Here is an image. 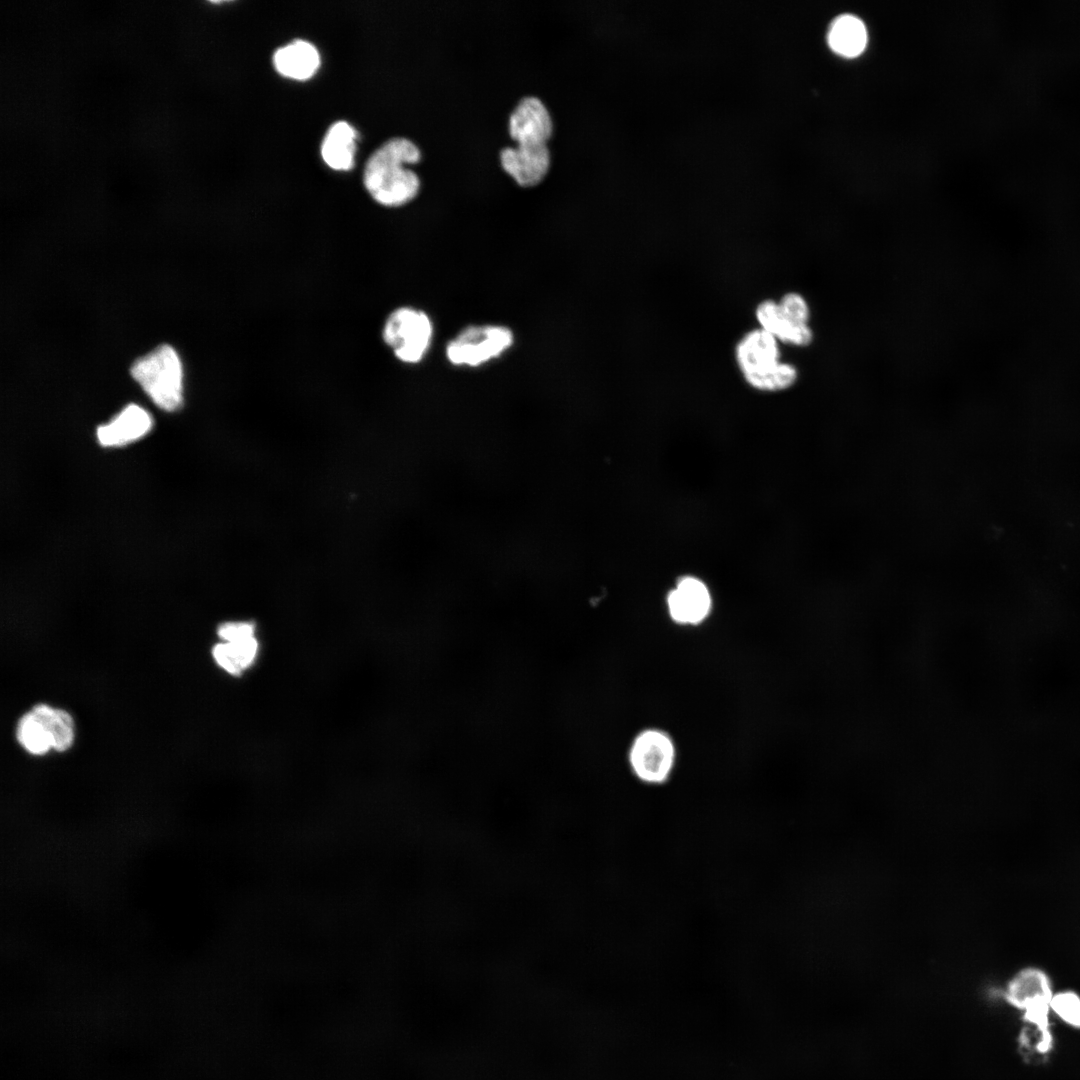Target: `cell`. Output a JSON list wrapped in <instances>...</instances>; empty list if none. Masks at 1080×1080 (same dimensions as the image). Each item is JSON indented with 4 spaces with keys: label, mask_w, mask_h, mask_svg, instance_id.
I'll return each mask as SVG.
<instances>
[{
    "label": "cell",
    "mask_w": 1080,
    "mask_h": 1080,
    "mask_svg": "<svg viewBox=\"0 0 1080 1080\" xmlns=\"http://www.w3.org/2000/svg\"><path fill=\"white\" fill-rule=\"evenodd\" d=\"M421 158L419 148L409 139L396 137L385 142L368 159L363 175L371 197L387 207L402 206L418 193L417 174L405 167Z\"/></svg>",
    "instance_id": "6da1fadb"
},
{
    "label": "cell",
    "mask_w": 1080,
    "mask_h": 1080,
    "mask_svg": "<svg viewBox=\"0 0 1080 1080\" xmlns=\"http://www.w3.org/2000/svg\"><path fill=\"white\" fill-rule=\"evenodd\" d=\"M130 373L159 408L171 412L181 407L182 366L171 346H158L138 358Z\"/></svg>",
    "instance_id": "7a4b0ae2"
},
{
    "label": "cell",
    "mask_w": 1080,
    "mask_h": 1080,
    "mask_svg": "<svg viewBox=\"0 0 1080 1080\" xmlns=\"http://www.w3.org/2000/svg\"><path fill=\"white\" fill-rule=\"evenodd\" d=\"M434 337V325L423 310L402 306L387 317L382 338L394 356L402 363H420L430 350Z\"/></svg>",
    "instance_id": "3957f363"
},
{
    "label": "cell",
    "mask_w": 1080,
    "mask_h": 1080,
    "mask_svg": "<svg viewBox=\"0 0 1080 1080\" xmlns=\"http://www.w3.org/2000/svg\"><path fill=\"white\" fill-rule=\"evenodd\" d=\"M628 763L634 778L648 787L665 785L676 763V746L666 731L650 727L638 732L628 752Z\"/></svg>",
    "instance_id": "277c9868"
},
{
    "label": "cell",
    "mask_w": 1080,
    "mask_h": 1080,
    "mask_svg": "<svg viewBox=\"0 0 1080 1080\" xmlns=\"http://www.w3.org/2000/svg\"><path fill=\"white\" fill-rule=\"evenodd\" d=\"M514 341V333L507 326L470 325L449 340L445 356L455 367L477 368L503 356Z\"/></svg>",
    "instance_id": "5b68a950"
},
{
    "label": "cell",
    "mask_w": 1080,
    "mask_h": 1080,
    "mask_svg": "<svg viewBox=\"0 0 1080 1080\" xmlns=\"http://www.w3.org/2000/svg\"><path fill=\"white\" fill-rule=\"evenodd\" d=\"M1054 992L1049 976L1040 968L1027 967L1008 982L1005 1000L1022 1011L1023 1020L1043 1034H1050V1002Z\"/></svg>",
    "instance_id": "8992f818"
},
{
    "label": "cell",
    "mask_w": 1080,
    "mask_h": 1080,
    "mask_svg": "<svg viewBox=\"0 0 1080 1080\" xmlns=\"http://www.w3.org/2000/svg\"><path fill=\"white\" fill-rule=\"evenodd\" d=\"M671 620L683 626L703 623L712 610V597L704 582L695 577L681 578L667 596Z\"/></svg>",
    "instance_id": "52a82bcc"
},
{
    "label": "cell",
    "mask_w": 1080,
    "mask_h": 1080,
    "mask_svg": "<svg viewBox=\"0 0 1080 1080\" xmlns=\"http://www.w3.org/2000/svg\"><path fill=\"white\" fill-rule=\"evenodd\" d=\"M552 131L549 111L537 97H524L510 115L509 132L517 145H547Z\"/></svg>",
    "instance_id": "ba28073f"
},
{
    "label": "cell",
    "mask_w": 1080,
    "mask_h": 1080,
    "mask_svg": "<svg viewBox=\"0 0 1080 1080\" xmlns=\"http://www.w3.org/2000/svg\"><path fill=\"white\" fill-rule=\"evenodd\" d=\"M550 151L547 145H517L500 152L503 169L523 187L537 185L550 167Z\"/></svg>",
    "instance_id": "9c48e42d"
},
{
    "label": "cell",
    "mask_w": 1080,
    "mask_h": 1080,
    "mask_svg": "<svg viewBox=\"0 0 1080 1080\" xmlns=\"http://www.w3.org/2000/svg\"><path fill=\"white\" fill-rule=\"evenodd\" d=\"M152 426L151 415L145 409L129 404L111 421L98 426L96 437L102 447H121L144 437Z\"/></svg>",
    "instance_id": "30bf717a"
},
{
    "label": "cell",
    "mask_w": 1080,
    "mask_h": 1080,
    "mask_svg": "<svg viewBox=\"0 0 1080 1080\" xmlns=\"http://www.w3.org/2000/svg\"><path fill=\"white\" fill-rule=\"evenodd\" d=\"M735 359L743 376L765 371L780 362L778 340L762 328L753 329L738 341Z\"/></svg>",
    "instance_id": "8fae6325"
},
{
    "label": "cell",
    "mask_w": 1080,
    "mask_h": 1080,
    "mask_svg": "<svg viewBox=\"0 0 1080 1080\" xmlns=\"http://www.w3.org/2000/svg\"><path fill=\"white\" fill-rule=\"evenodd\" d=\"M273 62L281 75L295 80H306L319 68L320 56L311 43L295 40L279 48L274 54Z\"/></svg>",
    "instance_id": "7c38bea8"
},
{
    "label": "cell",
    "mask_w": 1080,
    "mask_h": 1080,
    "mask_svg": "<svg viewBox=\"0 0 1080 1080\" xmlns=\"http://www.w3.org/2000/svg\"><path fill=\"white\" fill-rule=\"evenodd\" d=\"M356 138V131L347 122L333 124L322 142L321 155L325 163L335 170H350L354 166Z\"/></svg>",
    "instance_id": "4fadbf2b"
},
{
    "label": "cell",
    "mask_w": 1080,
    "mask_h": 1080,
    "mask_svg": "<svg viewBox=\"0 0 1080 1080\" xmlns=\"http://www.w3.org/2000/svg\"><path fill=\"white\" fill-rule=\"evenodd\" d=\"M211 653L221 669L232 676H241L256 663L260 643L257 636L238 641H220L213 646Z\"/></svg>",
    "instance_id": "5bb4252c"
},
{
    "label": "cell",
    "mask_w": 1080,
    "mask_h": 1080,
    "mask_svg": "<svg viewBox=\"0 0 1080 1080\" xmlns=\"http://www.w3.org/2000/svg\"><path fill=\"white\" fill-rule=\"evenodd\" d=\"M827 40L829 47L836 54L847 58L856 57L866 47L867 30L858 17L845 14L832 22Z\"/></svg>",
    "instance_id": "9a60e30c"
},
{
    "label": "cell",
    "mask_w": 1080,
    "mask_h": 1080,
    "mask_svg": "<svg viewBox=\"0 0 1080 1080\" xmlns=\"http://www.w3.org/2000/svg\"><path fill=\"white\" fill-rule=\"evenodd\" d=\"M46 727L52 742V749L63 752L69 749L74 740V723L65 710L46 704H37L31 709Z\"/></svg>",
    "instance_id": "2e32d148"
},
{
    "label": "cell",
    "mask_w": 1080,
    "mask_h": 1080,
    "mask_svg": "<svg viewBox=\"0 0 1080 1080\" xmlns=\"http://www.w3.org/2000/svg\"><path fill=\"white\" fill-rule=\"evenodd\" d=\"M16 736L21 746L33 755H43L52 749L46 727L32 710L19 719Z\"/></svg>",
    "instance_id": "e0dca14e"
},
{
    "label": "cell",
    "mask_w": 1080,
    "mask_h": 1080,
    "mask_svg": "<svg viewBox=\"0 0 1080 1080\" xmlns=\"http://www.w3.org/2000/svg\"><path fill=\"white\" fill-rule=\"evenodd\" d=\"M743 377L756 390L776 392L790 388L796 382L798 372L792 364L779 362L765 371Z\"/></svg>",
    "instance_id": "ac0fdd59"
},
{
    "label": "cell",
    "mask_w": 1080,
    "mask_h": 1080,
    "mask_svg": "<svg viewBox=\"0 0 1080 1080\" xmlns=\"http://www.w3.org/2000/svg\"><path fill=\"white\" fill-rule=\"evenodd\" d=\"M755 316L760 328L769 332L781 342H783L794 324L786 319L779 303L771 299L763 300L757 305Z\"/></svg>",
    "instance_id": "d6986e66"
},
{
    "label": "cell",
    "mask_w": 1080,
    "mask_h": 1080,
    "mask_svg": "<svg viewBox=\"0 0 1080 1080\" xmlns=\"http://www.w3.org/2000/svg\"><path fill=\"white\" fill-rule=\"evenodd\" d=\"M1051 1013L1066 1025L1080 1030V995L1066 990L1054 993L1050 1002Z\"/></svg>",
    "instance_id": "ffe728a7"
},
{
    "label": "cell",
    "mask_w": 1080,
    "mask_h": 1080,
    "mask_svg": "<svg viewBox=\"0 0 1080 1080\" xmlns=\"http://www.w3.org/2000/svg\"><path fill=\"white\" fill-rule=\"evenodd\" d=\"M778 303L787 320L793 323L807 324L810 311L803 296L790 292L783 295Z\"/></svg>",
    "instance_id": "44dd1931"
},
{
    "label": "cell",
    "mask_w": 1080,
    "mask_h": 1080,
    "mask_svg": "<svg viewBox=\"0 0 1080 1080\" xmlns=\"http://www.w3.org/2000/svg\"><path fill=\"white\" fill-rule=\"evenodd\" d=\"M221 641H238L257 636L256 624L250 620H233L221 623L217 627Z\"/></svg>",
    "instance_id": "7402d4cb"
}]
</instances>
